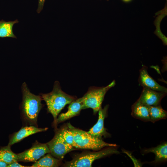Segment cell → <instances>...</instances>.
<instances>
[{"label": "cell", "instance_id": "obj_10", "mask_svg": "<svg viewBox=\"0 0 167 167\" xmlns=\"http://www.w3.org/2000/svg\"><path fill=\"white\" fill-rule=\"evenodd\" d=\"M108 107L109 106L107 105L103 109L101 108L99 110L98 118L97 122L87 131L92 136L100 139H102V136L106 137L109 136L104 126V120L106 117Z\"/></svg>", "mask_w": 167, "mask_h": 167}, {"label": "cell", "instance_id": "obj_6", "mask_svg": "<svg viewBox=\"0 0 167 167\" xmlns=\"http://www.w3.org/2000/svg\"><path fill=\"white\" fill-rule=\"evenodd\" d=\"M54 138L46 143L50 153L54 157L62 160L68 152L75 150V148L67 143L62 138L56 129Z\"/></svg>", "mask_w": 167, "mask_h": 167}, {"label": "cell", "instance_id": "obj_1", "mask_svg": "<svg viewBox=\"0 0 167 167\" xmlns=\"http://www.w3.org/2000/svg\"><path fill=\"white\" fill-rule=\"evenodd\" d=\"M41 95L42 99L46 102L48 111L53 117V125L56 129V121L58 114L66 105L76 99V97L63 91L58 81L54 83L53 89L51 92Z\"/></svg>", "mask_w": 167, "mask_h": 167}, {"label": "cell", "instance_id": "obj_16", "mask_svg": "<svg viewBox=\"0 0 167 167\" xmlns=\"http://www.w3.org/2000/svg\"><path fill=\"white\" fill-rule=\"evenodd\" d=\"M147 105L150 119L152 123L161 119H165L167 112L162 107L161 105L156 106Z\"/></svg>", "mask_w": 167, "mask_h": 167}, {"label": "cell", "instance_id": "obj_23", "mask_svg": "<svg viewBox=\"0 0 167 167\" xmlns=\"http://www.w3.org/2000/svg\"><path fill=\"white\" fill-rule=\"evenodd\" d=\"M8 164L6 163L0 161V167H7Z\"/></svg>", "mask_w": 167, "mask_h": 167}, {"label": "cell", "instance_id": "obj_5", "mask_svg": "<svg viewBox=\"0 0 167 167\" xmlns=\"http://www.w3.org/2000/svg\"><path fill=\"white\" fill-rule=\"evenodd\" d=\"M115 85L113 81L105 87H90L87 92L82 97L83 109L91 108L94 114H96L101 107V105L107 92Z\"/></svg>", "mask_w": 167, "mask_h": 167}, {"label": "cell", "instance_id": "obj_15", "mask_svg": "<svg viewBox=\"0 0 167 167\" xmlns=\"http://www.w3.org/2000/svg\"><path fill=\"white\" fill-rule=\"evenodd\" d=\"M61 160L55 158L50 153L41 157L32 165V167H56L61 164Z\"/></svg>", "mask_w": 167, "mask_h": 167}, {"label": "cell", "instance_id": "obj_22", "mask_svg": "<svg viewBox=\"0 0 167 167\" xmlns=\"http://www.w3.org/2000/svg\"><path fill=\"white\" fill-rule=\"evenodd\" d=\"M8 167H26L22 165L19 163L17 162H14L9 165H8L7 166Z\"/></svg>", "mask_w": 167, "mask_h": 167}, {"label": "cell", "instance_id": "obj_2", "mask_svg": "<svg viewBox=\"0 0 167 167\" xmlns=\"http://www.w3.org/2000/svg\"><path fill=\"white\" fill-rule=\"evenodd\" d=\"M67 126L73 134L75 148L98 151L106 147L117 146L116 144L107 143L102 139L93 137L87 131L76 128L70 123Z\"/></svg>", "mask_w": 167, "mask_h": 167}, {"label": "cell", "instance_id": "obj_12", "mask_svg": "<svg viewBox=\"0 0 167 167\" xmlns=\"http://www.w3.org/2000/svg\"><path fill=\"white\" fill-rule=\"evenodd\" d=\"M48 129V128H38L33 126L23 127L12 136L9 140L8 145L11 146L30 135L38 132L45 131Z\"/></svg>", "mask_w": 167, "mask_h": 167}, {"label": "cell", "instance_id": "obj_24", "mask_svg": "<svg viewBox=\"0 0 167 167\" xmlns=\"http://www.w3.org/2000/svg\"><path fill=\"white\" fill-rule=\"evenodd\" d=\"M123 0L127 2V1H130L131 0Z\"/></svg>", "mask_w": 167, "mask_h": 167}, {"label": "cell", "instance_id": "obj_3", "mask_svg": "<svg viewBox=\"0 0 167 167\" xmlns=\"http://www.w3.org/2000/svg\"><path fill=\"white\" fill-rule=\"evenodd\" d=\"M23 93L22 111L26 118L30 122L36 123L39 113L43 106L41 96L31 93L25 83L22 86Z\"/></svg>", "mask_w": 167, "mask_h": 167}, {"label": "cell", "instance_id": "obj_20", "mask_svg": "<svg viewBox=\"0 0 167 167\" xmlns=\"http://www.w3.org/2000/svg\"><path fill=\"white\" fill-rule=\"evenodd\" d=\"M122 151L123 152L126 154L127 155L130 157L132 161L134 164L135 167H141L142 166L143 164L132 156L131 153H129L128 151L124 149L122 150Z\"/></svg>", "mask_w": 167, "mask_h": 167}, {"label": "cell", "instance_id": "obj_14", "mask_svg": "<svg viewBox=\"0 0 167 167\" xmlns=\"http://www.w3.org/2000/svg\"><path fill=\"white\" fill-rule=\"evenodd\" d=\"M131 115L134 118L144 122L150 121L147 105L137 100L132 105Z\"/></svg>", "mask_w": 167, "mask_h": 167}, {"label": "cell", "instance_id": "obj_18", "mask_svg": "<svg viewBox=\"0 0 167 167\" xmlns=\"http://www.w3.org/2000/svg\"><path fill=\"white\" fill-rule=\"evenodd\" d=\"M19 22L17 19L14 21L0 20V37H11L16 38L13 32L14 25Z\"/></svg>", "mask_w": 167, "mask_h": 167}, {"label": "cell", "instance_id": "obj_19", "mask_svg": "<svg viewBox=\"0 0 167 167\" xmlns=\"http://www.w3.org/2000/svg\"><path fill=\"white\" fill-rule=\"evenodd\" d=\"M64 140L68 144L74 147L75 143L73 134L66 126L58 129L56 128Z\"/></svg>", "mask_w": 167, "mask_h": 167}, {"label": "cell", "instance_id": "obj_9", "mask_svg": "<svg viewBox=\"0 0 167 167\" xmlns=\"http://www.w3.org/2000/svg\"><path fill=\"white\" fill-rule=\"evenodd\" d=\"M138 82L143 87H147L156 91L167 92L166 88L160 85L149 75L148 72V67L145 66H143L139 70Z\"/></svg>", "mask_w": 167, "mask_h": 167}, {"label": "cell", "instance_id": "obj_11", "mask_svg": "<svg viewBox=\"0 0 167 167\" xmlns=\"http://www.w3.org/2000/svg\"><path fill=\"white\" fill-rule=\"evenodd\" d=\"M83 105L82 97L72 101L69 104L67 111L60 114L57 118L56 125L78 115L81 110L83 109Z\"/></svg>", "mask_w": 167, "mask_h": 167}, {"label": "cell", "instance_id": "obj_17", "mask_svg": "<svg viewBox=\"0 0 167 167\" xmlns=\"http://www.w3.org/2000/svg\"><path fill=\"white\" fill-rule=\"evenodd\" d=\"M0 161L9 165L15 162H18L17 154L13 152L9 145L1 147L0 148Z\"/></svg>", "mask_w": 167, "mask_h": 167}, {"label": "cell", "instance_id": "obj_7", "mask_svg": "<svg viewBox=\"0 0 167 167\" xmlns=\"http://www.w3.org/2000/svg\"><path fill=\"white\" fill-rule=\"evenodd\" d=\"M49 153L50 151L46 143H40L36 141L31 148L17 154L18 161L35 162Z\"/></svg>", "mask_w": 167, "mask_h": 167}, {"label": "cell", "instance_id": "obj_4", "mask_svg": "<svg viewBox=\"0 0 167 167\" xmlns=\"http://www.w3.org/2000/svg\"><path fill=\"white\" fill-rule=\"evenodd\" d=\"M120 152L115 147H108L100 151L94 152H87L75 156L72 160L66 162L64 167H91L94 161L113 154H118Z\"/></svg>", "mask_w": 167, "mask_h": 167}, {"label": "cell", "instance_id": "obj_8", "mask_svg": "<svg viewBox=\"0 0 167 167\" xmlns=\"http://www.w3.org/2000/svg\"><path fill=\"white\" fill-rule=\"evenodd\" d=\"M143 88L137 101L146 105L156 106L161 105L162 99L167 95V92L155 91L147 87Z\"/></svg>", "mask_w": 167, "mask_h": 167}, {"label": "cell", "instance_id": "obj_21", "mask_svg": "<svg viewBox=\"0 0 167 167\" xmlns=\"http://www.w3.org/2000/svg\"><path fill=\"white\" fill-rule=\"evenodd\" d=\"M45 0H38V8L37 10L38 13L41 12L43 9Z\"/></svg>", "mask_w": 167, "mask_h": 167}, {"label": "cell", "instance_id": "obj_13", "mask_svg": "<svg viewBox=\"0 0 167 167\" xmlns=\"http://www.w3.org/2000/svg\"><path fill=\"white\" fill-rule=\"evenodd\" d=\"M152 152L155 155V159L152 162L156 164L165 162L167 160V143L165 142L155 147L144 149L142 151L143 154Z\"/></svg>", "mask_w": 167, "mask_h": 167}]
</instances>
